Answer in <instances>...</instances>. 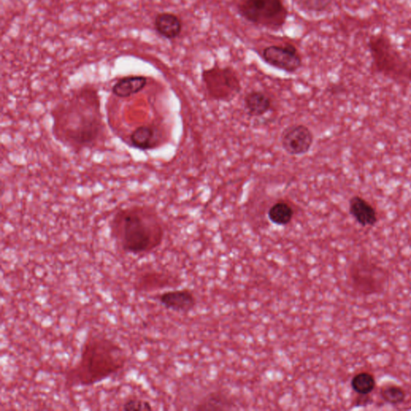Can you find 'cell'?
Listing matches in <instances>:
<instances>
[{"label": "cell", "instance_id": "10", "mask_svg": "<svg viewBox=\"0 0 411 411\" xmlns=\"http://www.w3.org/2000/svg\"><path fill=\"white\" fill-rule=\"evenodd\" d=\"M160 131L155 125H141L135 129L129 137V143L139 150H150L160 144Z\"/></svg>", "mask_w": 411, "mask_h": 411}, {"label": "cell", "instance_id": "6", "mask_svg": "<svg viewBox=\"0 0 411 411\" xmlns=\"http://www.w3.org/2000/svg\"><path fill=\"white\" fill-rule=\"evenodd\" d=\"M201 78L208 98L217 103H229L242 90L241 78L231 66L215 64L202 71Z\"/></svg>", "mask_w": 411, "mask_h": 411}, {"label": "cell", "instance_id": "5", "mask_svg": "<svg viewBox=\"0 0 411 411\" xmlns=\"http://www.w3.org/2000/svg\"><path fill=\"white\" fill-rule=\"evenodd\" d=\"M237 11L246 21L271 31L281 29L288 18L283 0H242Z\"/></svg>", "mask_w": 411, "mask_h": 411}, {"label": "cell", "instance_id": "19", "mask_svg": "<svg viewBox=\"0 0 411 411\" xmlns=\"http://www.w3.org/2000/svg\"><path fill=\"white\" fill-rule=\"evenodd\" d=\"M382 397L385 402L397 405L403 402L405 395L402 389L392 385V387H385L383 390Z\"/></svg>", "mask_w": 411, "mask_h": 411}, {"label": "cell", "instance_id": "1", "mask_svg": "<svg viewBox=\"0 0 411 411\" xmlns=\"http://www.w3.org/2000/svg\"><path fill=\"white\" fill-rule=\"evenodd\" d=\"M128 356L118 342L103 334L89 333L81 347L78 362L64 373L69 388L89 387L119 374Z\"/></svg>", "mask_w": 411, "mask_h": 411}, {"label": "cell", "instance_id": "20", "mask_svg": "<svg viewBox=\"0 0 411 411\" xmlns=\"http://www.w3.org/2000/svg\"><path fill=\"white\" fill-rule=\"evenodd\" d=\"M229 401L220 394H211L207 399L206 402L200 405L199 410H222L228 408Z\"/></svg>", "mask_w": 411, "mask_h": 411}, {"label": "cell", "instance_id": "15", "mask_svg": "<svg viewBox=\"0 0 411 411\" xmlns=\"http://www.w3.org/2000/svg\"><path fill=\"white\" fill-rule=\"evenodd\" d=\"M146 85L147 78L143 76H130L116 81L112 92L119 98H127L140 93Z\"/></svg>", "mask_w": 411, "mask_h": 411}, {"label": "cell", "instance_id": "11", "mask_svg": "<svg viewBox=\"0 0 411 411\" xmlns=\"http://www.w3.org/2000/svg\"><path fill=\"white\" fill-rule=\"evenodd\" d=\"M171 283L168 274L150 269L139 274L134 287L136 292L147 293L168 287Z\"/></svg>", "mask_w": 411, "mask_h": 411}, {"label": "cell", "instance_id": "14", "mask_svg": "<svg viewBox=\"0 0 411 411\" xmlns=\"http://www.w3.org/2000/svg\"><path fill=\"white\" fill-rule=\"evenodd\" d=\"M155 28L162 38L173 40L180 37L182 31L181 19L171 12H161L155 19Z\"/></svg>", "mask_w": 411, "mask_h": 411}, {"label": "cell", "instance_id": "18", "mask_svg": "<svg viewBox=\"0 0 411 411\" xmlns=\"http://www.w3.org/2000/svg\"><path fill=\"white\" fill-rule=\"evenodd\" d=\"M351 385L355 392L367 395L373 392L375 387V380L371 374L361 373L353 378Z\"/></svg>", "mask_w": 411, "mask_h": 411}, {"label": "cell", "instance_id": "8", "mask_svg": "<svg viewBox=\"0 0 411 411\" xmlns=\"http://www.w3.org/2000/svg\"><path fill=\"white\" fill-rule=\"evenodd\" d=\"M282 149L291 156H302L311 151L314 141L313 132L303 124H293L283 129L280 137Z\"/></svg>", "mask_w": 411, "mask_h": 411}, {"label": "cell", "instance_id": "9", "mask_svg": "<svg viewBox=\"0 0 411 411\" xmlns=\"http://www.w3.org/2000/svg\"><path fill=\"white\" fill-rule=\"evenodd\" d=\"M157 300L161 306L177 313H187L196 306V299L187 289H176L159 294Z\"/></svg>", "mask_w": 411, "mask_h": 411}, {"label": "cell", "instance_id": "21", "mask_svg": "<svg viewBox=\"0 0 411 411\" xmlns=\"http://www.w3.org/2000/svg\"><path fill=\"white\" fill-rule=\"evenodd\" d=\"M121 410H153L151 403L149 401L139 399L133 398L129 399L121 405Z\"/></svg>", "mask_w": 411, "mask_h": 411}, {"label": "cell", "instance_id": "7", "mask_svg": "<svg viewBox=\"0 0 411 411\" xmlns=\"http://www.w3.org/2000/svg\"><path fill=\"white\" fill-rule=\"evenodd\" d=\"M261 55L271 67L289 74L296 73L303 65L301 54L292 44L270 45L262 50Z\"/></svg>", "mask_w": 411, "mask_h": 411}, {"label": "cell", "instance_id": "4", "mask_svg": "<svg viewBox=\"0 0 411 411\" xmlns=\"http://www.w3.org/2000/svg\"><path fill=\"white\" fill-rule=\"evenodd\" d=\"M367 47L373 67L378 73L393 79L411 78L410 63L387 35H372L368 40Z\"/></svg>", "mask_w": 411, "mask_h": 411}, {"label": "cell", "instance_id": "2", "mask_svg": "<svg viewBox=\"0 0 411 411\" xmlns=\"http://www.w3.org/2000/svg\"><path fill=\"white\" fill-rule=\"evenodd\" d=\"M89 96L78 95L53 112L55 138L74 149L94 146L103 134L104 125L98 96L95 94L89 99Z\"/></svg>", "mask_w": 411, "mask_h": 411}, {"label": "cell", "instance_id": "16", "mask_svg": "<svg viewBox=\"0 0 411 411\" xmlns=\"http://www.w3.org/2000/svg\"><path fill=\"white\" fill-rule=\"evenodd\" d=\"M294 217V209L286 201L281 200L269 208L268 218L273 225L286 226L290 223Z\"/></svg>", "mask_w": 411, "mask_h": 411}, {"label": "cell", "instance_id": "13", "mask_svg": "<svg viewBox=\"0 0 411 411\" xmlns=\"http://www.w3.org/2000/svg\"><path fill=\"white\" fill-rule=\"evenodd\" d=\"M247 114L252 118H261L272 109L271 96L261 90H252L243 98Z\"/></svg>", "mask_w": 411, "mask_h": 411}, {"label": "cell", "instance_id": "3", "mask_svg": "<svg viewBox=\"0 0 411 411\" xmlns=\"http://www.w3.org/2000/svg\"><path fill=\"white\" fill-rule=\"evenodd\" d=\"M111 235L127 254L143 256L154 252L164 241L165 231L158 215L141 207L126 208L112 220Z\"/></svg>", "mask_w": 411, "mask_h": 411}, {"label": "cell", "instance_id": "12", "mask_svg": "<svg viewBox=\"0 0 411 411\" xmlns=\"http://www.w3.org/2000/svg\"><path fill=\"white\" fill-rule=\"evenodd\" d=\"M349 211L355 220L362 227H373L378 222L375 208L363 198L355 195L349 202Z\"/></svg>", "mask_w": 411, "mask_h": 411}, {"label": "cell", "instance_id": "17", "mask_svg": "<svg viewBox=\"0 0 411 411\" xmlns=\"http://www.w3.org/2000/svg\"><path fill=\"white\" fill-rule=\"evenodd\" d=\"M292 2L304 13L318 15L327 12L333 0H292Z\"/></svg>", "mask_w": 411, "mask_h": 411}]
</instances>
